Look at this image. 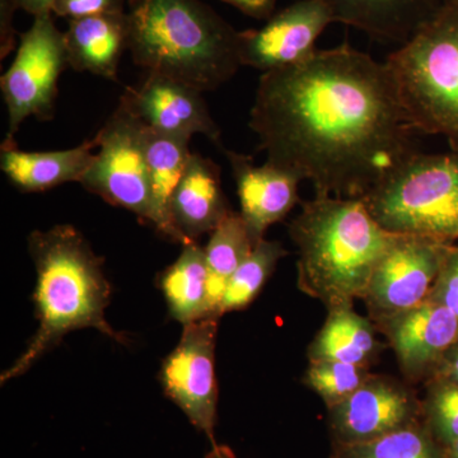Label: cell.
Returning <instances> with one entry per match:
<instances>
[{"instance_id":"6da1fadb","label":"cell","mask_w":458,"mask_h":458,"mask_svg":"<svg viewBox=\"0 0 458 458\" xmlns=\"http://www.w3.org/2000/svg\"><path fill=\"white\" fill-rule=\"evenodd\" d=\"M250 128L267 162L331 197L366 198L415 152L387 65L349 44L262 74Z\"/></svg>"},{"instance_id":"7a4b0ae2","label":"cell","mask_w":458,"mask_h":458,"mask_svg":"<svg viewBox=\"0 0 458 458\" xmlns=\"http://www.w3.org/2000/svg\"><path fill=\"white\" fill-rule=\"evenodd\" d=\"M29 250L38 273V328L26 351L2 373V385L26 373L72 331L95 328L117 343H126L105 318L111 289L101 259L77 229L60 225L47 232H32Z\"/></svg>"},{"instance_id":"3957f363","label":"cell","mask_w":458,"mask_h":458,"mask_svg":"<svg viewBox=\"0 0 458 458\" xmlns=\"http://www.w3.org/2000/svg\"><path fill=\"white\" fill-rule=\"evenodd\" d=\"M289 234L300 251L298 285L328 310L363 298L377 264L396 241L361 199L316 194Z\"/></svg>"},{"instance_id":"277c9868","label":"cell","mask_w":458,"mask_h":458,"mask_svg":"<svg viewBox=\"0 0 458 458\" xmlns=\"http://www.w3.org/2000/svg\"><path fill=\"white\" fill-rule=\"evenodd\" d=\"M128 50L148 74L216 90L240 60V31L201 0H128Z\"/></svg>"},{"instance_id":"5b68a950","label":"cell","mask_w":458,"mask_h":458,"mask_svg":"<svg viewBox=\"0 0 458 458\" xmlns=\"http://www.w3.org/2000/svg\"><path fill=\"white\" fill-rule=\"evenodd\" d=\"M385 63L414 131L441 135L458 150V0H443Z\"/></svg>"},{"instance_id":"8992f818","label":"cell","mask_w":458,"mask_h":458,"mask_svg":"<svg viewBox=\"0 0 458 458\" xmlns=\"http://www.w3.org/2000/svg\"><path fill=\"white\" fill-rule=\"evenodd\" d=\"M361 200L391 233L458 246V150H415Z\"/></svg>"},{"instance_id":"52a82bcc","label":"cell","mask_w":458,"mask_h":458,"mask_svg":"<svg viewBox=\"0 0 458 458\" xmlns=\"http://www.w3.org/2000/svg\"><path fill=\"white\" fill-rule=\"evenodd\" d=\"M146 125L120 101L104 128L83 188L114 207L131 210L158 229L146 159Z\"/></svg>"},{"instance_id":"ba28073f","label":"cell","mask_w":458,"mask_h":458,"mask_svg":"<svg viewBox=\"0 0 458 458\" xmlns=\"http://www.w3.org/2000/svg\"><path fill=\"white\" fill-rule=\"evenodd\" d=\"M66 65L64 32L57 29L51 12L36 16L32 26L21 33L13 63L0 80L8 114L4 140H14L29 117L54 119L57 83Z\"/></svg>"},{"instance_id":"9c48e42d","label":"cell","mask_w":458,"mask_h":458,"mask_svg":"<svg viewBox=\"0 0 458 458\" xmlns=\"http://www.w3.org/2000/svg\"><path fill=\"white\" fill-rule=\"evenodd\" d=\"M219 318L213 313L185 325L179 344L159 372L165 394L185 412L192 426L207 434L213 447L216 445L214 427L218 401L214 352Z\"/></svg>"},{"instance_id":"30bf717a","label":"cell","mask_w":458,"mask_h":458,"mask_svg":"<svg viewBox=\"0 0 458 458\" xmlns=\"http://www.w3.org/2000/svg\"><path fill=\"white\" fill-rule=\"evenodd\" d=\"M450 247L432 238L397 234L364 294L370 311L387 319L426 301Z\"/></svg>"},{"instance_id":"8fae6325","label":"cell","mask_w":458,"mask_h":458,"mask_svg":"<svg viewBox=\"0 0 458 458\" xmlns=\"http://www.w3.org/2000/svg\"><path fill=\"white\" fill-rule=\"evenodd\" d=\"M335 22L325 0H297L260 29L240 31L241 65L264 74L301 64L318 50L319 36Z\"/></svg>"},{"instance_id":"7c38bea8","label":"cell","mask_w":458,"mask_h":458,"mask_svg":"<svg viewBox=\"0 0 458 458\" xmlns=\"http://www.w3.org/2000/svg\"><path fill=\"white\" fill-rule=\"evenodd\" d=\"M140 122L161 134L191 140L204 135L222 147V131L200 90L162 75L148 74L138 87H128L122 99Z\"/></svg>"},{"instance_id":"4fadbf2b","label":"cell","mask_w":458,"mask_h":458,"mask_svg":"<svg viewBox=\"0 0 458 458\" xmlns=\"http://www.w3.org/2000/svg\"><path fill=\"white\" fill-rule=\"evenodd\" d=\"M236 181L241 216L256 245L265 232L288 216L300 203L298 185L302 180L270 162L256 165L254 158L225 150Z\"/></svg>"},{"instance_id":"5bb4252c","label":"cell","mask_w":458,"mask_h":458,"mask_svg":"<svg viewBox=\"0 0 458 458\" xmlns=\"http://www.w3.org/2000/svg\"><path fill=\"white\" fill-rule=\"evenodd\" d=\"M331 410L334 427L344 443L366 442L405 427L414 412V401L401 386L370 377Z\"/></svg>"},{"instance_id":"9a60e30c","label":"cell","mask_w":458,"mask_h":458,"mask_svg":"<svg viewBox=\"0 0 458 458\" xmlns=\"http://www.w3.org/2000/svg\"><path fill=\"white\" fill-rule=\"evenodd\" d=\"M385 321L401 366L410 373L434 369L458 340V318L429 297Z\"/></svg>"},{"instance_id":"2e32d148","label":"cell","mask_w":458,"mask_h":458,"mask_svg":"<svg viewBox=\"0 0 458 458\" xmlns=\"http://www.w3.org/2000/svg\"><path fill=\"white\" fill-rule=\"evenodd\" d=\"M229 213L218 165L192 153L172 198L171 216L177 231L189 243H198L199 238L212 233Z\"/></svg>"},{"instance_id":"e0dca14e","label":"cell","mask_w":458,"mask_h":458,"mask_svg":"<svg viewBox=\"0 0 458 458\" xmlns=\"http://www.w3.org/2000/svg\"><path fill=\"white\" fill-rule=\"evenodd\" d=\"M98 138L81 146L51 152H25L14 140H4L0 148V168L23 192H41L68 182H81L92 165Z\"/></svg>"},{"instance_id":"ac0fdd59","label":"cell","mask_w":458,"mask_h":458,"mask_svg":"<svg viewBox=\"0 0 458 458\" xmlns=\"http://www.w3.org/2000/svg\"><path fill=\"white\" fill-rule=\"evenodd\" d=\"M336 22L387 44H405L441 7L443 0H325Z\"/></svg>"},{"instance_id":"d6986e66","label":"cell","mask_w":458,"mask_h":458,"mask_svg":"<svg viewBox=\"0 0 458 458\" xmlns=\"http://www.w3.org/2000/svg\"><path fill=\"white\" fill-rule=\"evenodd\" d=\"M64 36L71 68L117 82L120 60L128 50L126 12L68 21Z\"/></svg>"},{"instance_id":"ffe728a7","label":"cell","mask_w":458,"mask_h":458,"mask_svg":"<svg viewBox=\"0 0 458 458\" xmlns=\"http://www.w3.org/2000/svg\"><path fill=\"white\" fill-rule=\"evenodd\" d=\"M189 144V140L161 134L149 128L146 129L148 174H149L150 188H152L153 200H155L157 216H158L157 231L182 246L190 243L177 231L176 225L172 221L171 204L174 191L188 167L190 157L192 155Z\"/></svg>"},{"instance_id":"44dd1931","label":"cell","mask_w":458,"mask_h":458,"mask_svg":"<svg viewBox=\"0 0 458 458\" xmlns=\"http://www.w3.org/2000/svg\"><path fill=\"white\" fill-rule=\"evenodd\" d=\"M171 318L183 327L213 315L209 300V273L203 247L183 246L180 258L159 279Z\"/></svg>"},{"instance_id":"7402d4cb","label":"cell","mask_w":458,"mask_h":458,"mask_svg":"<svg viewBox=\"0 0 458 458\" xmlns=\"http://www.w3.org/2000/svg\"><path fill=\"white\" fill-rule=\"evenodd\" d=\"M328 312L324 327L310 348V360H337L366 367L378 348L372 325L352 311V306Z\"/></svg>"},{"instance_id":"603a6c76","label":"cell","mask_w":458,"mask_h":458,"mask_svg":"<svg viewBox=\"0 0 458 458\" xmlns=\"http://www.w3.org/2000/svg\"><path fill=\"white\" fill-rule=\"evenodd\" d=\"M255 246L242 216L238 213H229L210 233L204 251L209 273V300L213 313L219 315L218 306L228 280L249 258Z\"/></svg>"},{"instance_id":"cb8c5ba5","label":"cell","mask_w":458,"mask_h":458,"mask_svg":"<svg viewBox=\"0 0 458 458\" xmlns=\"http://www.w3.org/2000/svg\"><path fill=\"white\" fill-rule=\"evenodd\" d=\"M286 254L288 252L279 242L267 241L265 238L261 240L228 280L218 306L219 315L238 311L249 306L273 274L280 259Z\"/></svg>"},{"instance_id":"d4e9b609","label":"cell","mask_w":458,"mask_h":458,"mask_svg":"<svg viewBox=\"0 0 458 458\" xmlns=\"http://www.w3.org/2000/svg\"><path fill=\"white\" fill-rule=\"evenodd\" d=\"M367 367L337 360H312L304 384L333 409L352 396L370 378Z\"/></svg>"},{"instance_id":"484cf974","label":"cell","mask_w":458,"mask_h":458,"mask_svg":"<svg viewBox=\"0 0 458 458\" xmlns=\"http://www.w3.org/2000/svg\"><path fill=\"white\" fill-rule=\"evenodd\" d=\"M343 458H438L433 443L418 429L401 428L366 442L345 443Z\"/></svg>"},{"instance_id":"4316f807","label":"cell","mask_w":458,"mask_h":458,"mask_svg":"<svg viewBox=\"0 0 458 458\" xmlns=\"http://www.w3.org/2000/svg\"><path fill=\"white\" fill-rule=\"evenodd\" d=\"M428 411L434 430L450 447L458 439V385L434 378L428 400Z\"/></svg>"},{"instance_id":"83f0119b","label":"cell","mask_w":458,"mask_h":458,"mask_svg":"<svg viewBox=\"0 0 458 458\" xmlns=\"http://www.w3.org/2000/svg\"><path fill=\"white\" fill-rule=\"evenodd\" d=\"M428 297L447 307L458 318V246H451Z\"/></svg>"},{"instance_id":"f1b7e54d","label":"cell","mask_w":458,"mask_h":458,"mask_svg":"<svg viewBox=\"0 0 458 458\" xmlns=\"http://www.w3.org/2000/svg\"><path fill=\"white\" fill-rule=\"evenodd\" d=\"M125 13V0H56L53 14L68 21Z\"/></svg>"},{"instance_id":"f546056e","label":"cell","mask_w":458,"mask_h":458,"mask_svg":"<svg viewBox=\"0 0 458 458\" xmlns=\"http://www.w3.org/2000/svg\"><path fill=\"white\" fill-rule=\"evenodd\" d=\"M246 16L258 21L269 20L276 11V0H222Z\"/></svg>"},{"instance_id":"4dcf8cb0","label":"cell","mask_w":458,"mask_h":458,"mask_svg":"<svg viewBox=\"0 0 458 458\" xmlns=\"http://www.w3.org/2000/svg\"><path fill=\"white\" fill-rule=\"evenodd\" d=\"M433 370L434 378L445 379L458 385V340L442 355Z\"/></svg>"},{"instance_id":"1f68e13d","label":"cell","mask_w":458,"mask_h":458,"mask_svg":"<svg viewBox=\"0 0 458 458\" xmlns=\"http://www.w3.org/2000/svg\"><path fill=\"white\" fill-rule=\"evenodd\" d=\"M56 0H14L18 9L32 14L33 17L40 16L44 13H53L54 3Z\"/></svg>"},{"instance_id":"d6a6232c","label":"cell","mask_w":458,"mask_h":458,"mask_svg":"<svg viewBox=\"0 0 458 458\" xmlns=\"http://www.w3.org/2000/svg\"><path fill=\"white\" fill-rule=\"evenodd\" d=\"M205 458H234L232 456L231 452L225 450V448L218 447L214 445L213 450L207 454Z\"/></svg>"},{"instance_id":"836d02e7","label":"cell","mask_w":458,"mask_h":458,"mask_svg":"<svg viewBox=\"0 0 458 458\" xmlns=\"http://www.w3.org/2000/svg\"><path fill=\"white\" fill-rule=\"evenodd\" d=\"M448 451V458H458V439L456 442L452 443Z\"/></svg>"}]
</instances>
